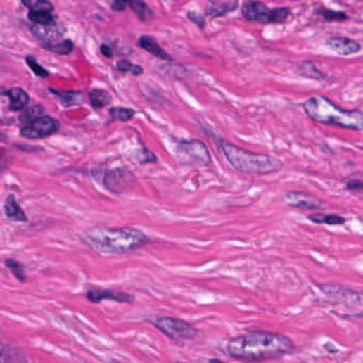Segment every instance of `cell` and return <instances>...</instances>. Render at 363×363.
Returning <instances> with one entry per match:
<instances>
[{"mask_svg": "<svg viewBox=\"0 0 363 363\" xmlns=\"http://www.w3.org/2000/svg\"><path fill=\"white\" fill-rule=\"evenodd\" d=\"M295 350L287 336L267 331H254L230 340L227 352L232 358L246 362L271 360L291 354Z\"/></svg>", "mask_w": 363, "mask_h": 363, "instance_id": "1", "label": "cell"}, {"mask_svg": "<svg viewBox=\"0 0 363 363\" xmlns=\"http://www.w3.org/2000/svg\"><path fill=\"white\" fill-rule=\"evenodd\" d=\"M84 240L92 250L101 254H125L148 242L142 230L132 227H93L87 230Z\"/></svg>", "mask_w": 363, "mask_h": 363, "instance_id": "2", "label": "cell"}, {"mask_svg": "<svg viewBox=\"0 0 363 363\" xmlns=\"http://www.w3.org/2000/svg\"><path fill=\"white\" fill-rule=\"evenodd\" d=\"M311 120L323 124H333L352 130H362L363 115L359 110H344L333 105L321 95L310 97L302 105Z\"/></svg>", "mask_w": 363, "mask_h": 363, "instance_id": "3", "label": "cell"}, {"mask_svg": "<svg viewBox=\"0 0 363 363\" xmlns=\"http://www.w3.org/2000/svg\"><path fill=\"white\" fill-rule=\"evenodd\" d=\"M219 147L230 165L243 173L267 175L282 169L281 161L274 155L252 153L225 140L219 141Z\"/></svg>", "mask_w": 363, "mask_h": 363, "instance_id": "4", "label": "cell"}, {"mask_svg": "<svg viewBox=\"0 0 363 363\" xmlns=\"http://www.w3.org/2000/svg\"><path fill=\"white\" fill-rule=\"evenodd\" d=\"M291 10L288 7L269 9L260 1H248L242 7V15L248 22L258 24H282L289 18Z\"/></svg>", "mask_w": 363, "mask_h": 363, "instance_id": "5", "label": "cell"}, {"mask_svg": "<svg viewBox=\"0 0 363 363\" xmlns=\"http://www.w3.org/2000/svg\"><path fill=\"white\" fill-rule=\"evenodd\" d=\"M155 326L163 335L176 341H190L198 336L199 331L189 321L171 317H161L155 319Z\"/></svg>", "mask_w": 363, "mask_h": 363, "instance_id": "6", "label": "cell"}, {"mask_svg": "<svg viewBox=\"0 0 363 363\" xmlns=\"http://www.w3.org/2000/svg\"><path fill=\"white\" fill-rule=\"evenodd\" d=\"M176 157L186 165H207L211 155L206 145L198 140L182 141L176 146Z\"/></svg>", "mask_w": 363, "mask_h": 363, "instance_id": "7", "label": "cell"}, {"mask_svg": "<svg viewBox=\"0 0 363 363\" xmlns=\"http://www.w3.org/2000/svg\"><path fill=\"white\" fill-rule=\"evenodd\" d=\"M331 304L340 305L348 309H361L362 296L360 292L337 285H326L321 288Z\"/></svg>", "mask_w": 363, "mask_h": 363, "instance_id": "8", "label": "cell"}, {"mask_svg": "<svg viewBox=\"0 0 363 363\" xmlns=\"http://www.w3.org/2000/svg\"><path fill=\"white\" fill-rule=\"evenodd\" d=\"M136 182L134 174L123 167L111 170L103 176V186L114 194H122L132 190Z\"/></svg>", "mask_w": 363, "mask_h": 363, "instance_id": "9", "label": "cell"}, {"mask_svg": "<svg viewBox=\"0 0 363 363\" xmlns=\"http://www.w3.org/2000/svg\"><path fill=\"white\" fill-rule=\"evenodd\" d=\"M60 129V122L51 116L37 118L30 125L20 129V136L29 140H41L55 134Z\"/></svg>", "mask_w": 363, "mask_h": 363, "instance_id": "10", "label": "cell"}, {"mask_svg": "<svg viewBox=\"0 0 363 363\" xmlns=\"http://www.w3.org/2000/svg\"><path fill=\"white\" fill-rule=\"evenodd\" d=\"M285 201L288 206L293 208L302 209V210H315V209L325 208L324 201L300 191H293L285 194Z\"/></svg>", "mask_w": 363, "mask_h": 363, "instance_id": "11", "label": "cell"}, {"mask_svg": "<svg viewBox=\"0 0 363 363\" xmlns=\"http://www.w3.org/2000/svg\"><path fill=\"white\" fill-rule=\"evenodd\" d=\"M325 45L331 51L339 53L341 56L354 55L361 51L360 43L355 39L344 37H331L326 39Z\"/></svg>", "mask_w": 363, "mask_h": 363, "instance_id": "12", "label": "cell"}, {"mask_svg": "<svg viewBox=\"0 0 363 363\" xmlns=\"http://www.w3.org/2000/svg\"><path fill=\"white\" fill-rule=\"evenodd\" d=\"M87 296L93 302H99L103 300H111L117 302H132L134 300V296L132 294L111 290H92L88 292Z\"/></svg>", "mask_w": 363, "mask_h": 363, "instance_id": "13", "label": "cell"}, {"mask_svg": "<svg viewBox=\"0 0 363 363\" xmlns=\"http://www.w3.org/2000/svg\"><path fill=\"white\" fill-rule=\"evenodd\" d=\"M138 45L157 59L163 60V61H172L173 60L171 56L163 47L160 46L157 39L151 37V35H142L139 39Z\"/></svg>", "mask_w": 363, "mask_h": 363, "instance_id": "14", "label": "cell"}, {"mask_svg": "<svg viewBox=\"0 0 363 363\" xmlns=\"http://www.w3.org/2000/svg\"><path fill=\"white\" fill-rule=\"evenodd\" d=\"M31 32L43 43L42 45L55 44V42H57L58 39L62 37L61 32H60L56 24L53 25V26H37V25H33L31 27Z\"/></svg>", "mask_w": 363, "mask_h": 363, "instance_id": "15", "label": "cell"}, {"mask_svg": "<svg viewBox=\"0 0 363 363\" xmlns=\"http://www.w3.org/2000/svg\"><path fill=\"white\" fill-rule=\"evenodd\" d=\"M238 7V0H228V1H209L207 7V15L212 18H223L231 13Z\"/></svg>", "mask_w": 363, "mask_h": 363, "instance_id": "16", "label": "cell"}, {"mask_svg": "<svg viewBox=\"0 0 363 363\" xmlns=\"http://www.w3.org/2000/svg\"><path fill=\"white\" fill-rule=\"evenodd\" d=\"M5 96L9 97V109L12 112L22 111L28 106L30 101L28 93L20 88H12L3 93Z\"/></svg>", "mask_w": 363, "mask_h": 363, "instance_id": "17", "label": "cell"}, {"mask_svg": "<svg viewBox=\"0 0 363 363\" xmlns=\"http://www.w3.org/2000/svg\"><path fill=\"white\" fill-rule=\"evenodd\" d=\"M51 94L57 96L61 101L64 107H72V106L82 105L86 101L84 95L82 92L76 91H60L55 89H49Z\"/></svg>", "mask_w": 363, "mask_h": 363, "instance_id": "18", "label": "cell"}, {"mask_svg": "<svg viewBox=\"0 0 363 363\" xmlns=\"http://www.w3.org/2000/svg\"><path fill=\"white\" fill-rule=\"evenodd\" d=\"M5 213L7 215L8 219H11L14 222H27L28 217H27L26 213L24 212L20 205L18 204L15 197L14 195H9L6 201L5 205Z\"/></svg>", "mask_w": 363, "mask_h": 363, "instance_id": "19", "label": "cell"}, {"mask_svg": "<svg viewBox=\"0 0 363 363\" xmlns=\"http://www.w3.org/2000/svg\"><path fill=\"white\" fill-rule=\"evenodd\" d=\"M43 113H44V108L42 105L37 103V105L30 106V107L25 108L23 110L20 117H18V122L25 127V126L30 125L37 118L42 117Z\"/></svg>", "mask_w": 363, "mask_h": 363, "instance_id": "20", "label": "cell"}, {"mask_svg": "<svg viewBox=\"0 0 363 363\" xmlns=\"http://www.w3.org/2000/svg\"><path fill=\"white\" fill-rule=\"evenodd\" d=\"M89 99L91 105L95 109H101L106 106L110 105L112 101V96L108 91L101 89H94L89 93Z\"/></svg>", "mask_w": 363, "mask_h": 363, "instance_id": "21", "label": "cell"}, {"mask_svg": "<svg viewBox=\"0 0 363 363\" xmlns=\"http://www.w3.org/2000/svg\"><path fill=\"white\" fill-rule=\"evenodd\" d=\"M309 221L315 224H326V225H343L345 224V217L338 215H323V213H312L308 215Z\"/></svg>", "mask_w": 363, "mask_h": 363, "instance_id": "22", "label": "cell"}, {"mask_svg": "<svg viewBox=\"0 0 363 363\" xmlns=\"http://www.w3.org/2000/svg\"><path fill=\"white\" fill-rule=\"evenodd\" d=\"M128 5L132 8V12L138 16L139 20H142V22H147L153 16V12L144 1L134 0V1H129Z\"/></svg>", "mask_w": 363, "mask_h": 363, "instance_id": "23", "label": "cell"}, {"mask_svg": "<svg viewBox=\"0 0 363 363\" xmlns=\"http://www.w3.org/2000/svg\"><path fill=\"white\" fill-rule=\"evenodd\" d=\"M28 18L37 26H53V25H55V18L51 12L29 11Z\"/></svg>", "mask_w": 363, "mask_h": 363, "instance_id": "24", "label": "cell"}, {"mask_svg": "<svg viewBox=\"0 0 363 363\" xmlns=\"http://www.w3.org/2000/svg\"><path fill=\"white\" fill-rule=\"evenodd\" d=\"M42 46L47 51H51V53L66 56L72 53V49H74V43H72V39H63L61 42L51 45H42Z\"/></svg>", "mask_w": 363, "mask_h": 363, "instance_id": "25", "label": "cell"}, {"mask_svg": "<svg viewBox=\"0 0 363 363\" xmlns=\"http://www.w3.org/2000/svg\"><path fill=\"white\" fill-rule=\"evenodd\" d=\"M110 115L118 122H129L136 115V111L130 108L113 107L109 110Z\"/></svg>", "mask_w": 363, "mask_h": 363, "instance_id": "26", "label": "cell"}, {"mask_svg": "<svg viewBox=\"0 0 363 363\" xmlns=\"http://www.w3.org/2000/svg\"><path fill=\"white\" fill-rule=\"evenodd\" d=\"M23 5L29 8V11L35 12H53L55 7L51 1L47 0H27L22 1Z\"/></svg>", "mask_w": 363, "mask_h": 363, "instance_id": "27", "label": "cell"}, {"mask_svg": "<svg viewBox=\"0 0 363 363\" xmlns=\"http://www.w3.org/2000/svg\"><path fill=\"white\" fill-rule=\"evenodd\" d=\"M317 13L327 22H344L348 18V14L344 12L333 11V10L329 9L317 10Z\"/></svg>", "mask_w": 363, "mask_h": 363, "instance_id": "28", "label": "cell"}, {"mask_svg": "<svg viewBox=\"0 0 363 363\" xmlns=\"http://www.w3.org/2000/svg\"><path fill=\"white\" fill-rule=\"evenodd\" d=\"M300 74L302 76L307 77V78H313V79H323V75L319 72V70L315 68L314 64L312 62H302L300 66Z\"/></svg>", "mask_w": 363, "mask_h": 363, "instance_id": "29", "label": "cell"}, {"mask_svg": "<svg viewBox=\"0 0 363 363\" xmlns=\"http://www.w3.org/2000/svg\"><path fill=\"white\" fill-rule=\"evenodd\" d=\"M25 61H26V64L30 68V70L39 78H47L49 76V72L43 66L39 65L37 59L32 56H27L25 58Z\"/></svg>", "mask_w": 363, "mask_h": 363, "instance_id": "30", "label": "cell"}, {"mask_svg": "<svg viewBox=\"0 0 363 363\" xmlns=\"http://www.w3.org/2000/svg\"><path fill=\"white\" fill-rule=\"evenodd\" d=\"M6 265H7L8 269L13 273V275L18 278L20 281H25L26 278H25L24 273V267L20 265L18 261L13 260V259H7L6 260Z\"/></svg>", "mask_w": 363, "mask_h": 363, "instance_id": "31", "label": "cell"}, {"mask_svg": "<svg viewBox=\"0 0 363 363\" xmlns=\"http://www.w3.org/2000/svg\"><path fill=\"white\" fill-rule=\"evenodd\" d=\"M186 18L190 22L194 23L199 28H205L206 26V18L201 15L200 13L196 11H189L186 14Z\"/></svg>", "mask_w": 363, "mask_h": 363, "instance_id": "32", "label": "cell"}, {"mask_svg": "<svg viewBox=\"0 0 363 363\" xmlns=\"http://www.w3.org/2000/svg\"><path fill=\"white\" fill-rule=\"evenodd\" d=\"M138 160L140 163H155L157 157H155V153L144 148L141 151V153H139Z\"/></svg>", "mask_w": 363, "mask_h": 363, "instance_id": "33", "label": "cell"}, {"mask_svg": "<svg viewBox=\"0 0 363 363\" xmlns=\"http://www.w3.org/2000/svg\"><path fill=\"white\" fill-rule=\"evenodd\" d=\"M134 65V64L132 63L129 60L120 59L116 62V70L122 72H132Z\"/></svg>", "mask_w": 363, "mask_h": 363, "instance_id": "34", "label": "cell"}, {"mask_svg": "<svg viewBox=\"0 0 363 363\" xmlns=\"http://www.w3.org/2000/svg\"><path fill=\"white\" fill-rule=\"evenodd\" d=\"M363 188L362 182L360 179H352L346 184V189L350 191H360Z\"/></svg>", "mask_w": 363, "mask_h": 363, "instance_id": "35", "label": "cell"}, {"mask_svg": "<svg viewBox=\"0 0 363 363\" xmlns=\"http://www.w3.org/2000/svg\"><path fill=\"white\" fill-rule=\"evenodd\" d=\"M127 5L128 3L123 1V0H115V1L111 4V9L115 12H122L126 9Z\"/></svg>", "mask_w": 363, "mask_h": 363, "instance_id": "36", "label": "cell"}, {"mask_svg": "<svg viewBox=\"0 0 363 363\" xmlns=\"http://www.w3.org/2000/svg\"><path fill=\"white\" fill-rule=\"evenodd\" d=\"M101 53L103 57L108 58V59H112L114 56L113 51H112L111 47L107 44L101 45Z\"/></svg>", "mask_w": 363, "mask_h": 363, "instance_id": "37", "label": "cell"}, {"mask_svg": "<svg viewBox=\"0 0 363 363\" xmlns=\"http://www.w3.org/2000/svg\"><path fill=\"white\" fill-rule=\"evenodd\" d=\"M143 72H144V70H143V68H141L140 65H138V64H134V68H132V72H130V74H132V76L138 77L140 76V75H142Z\"/></svg>", "mask_w": 363, "mask_h": 363, "instance_id": "38", "label": "cell"}, {"mask_svg": "<svg viewBox=\"0 0 363 363\" xmlns=\"http://www.w3.org/2000/svg\"><path fill=\"white\" fill-rule=\"evenodd\" d=\"M5 141H7V136H6L5 134H3V132H0V142H5Z\"/></svg>", "mask_w": 363, "mask_h": 363, "instance_id": "39", "label": "cell"}, {"mask_svg": "<svg viewBox=\"0 0 363 363\" xmlns=\"http://www.w3.org/2000/svg\"><path fill=\"white\" fill-rule=\"evenodd\" d=\"M209 363H227V362H224V361H222V360H219V359H210V360H209Z\"/></svg>", "mask_w": 363, "mask_h": 363, "instance_id": "40", "label": "cell"}, {"mask_svg": "<svg viewBox=\"0 0 363 363\" xmlns=\"http://www.w3.org/2000/svg\"><path fill=\"white\" fill-rule=\"evenodd\" d=\"M177 363H186V362H177Z\"/></svg>", "mask_w": 363, "mask_h": 363, "instance_id": "41", "label": "cell"}]
</instances>
